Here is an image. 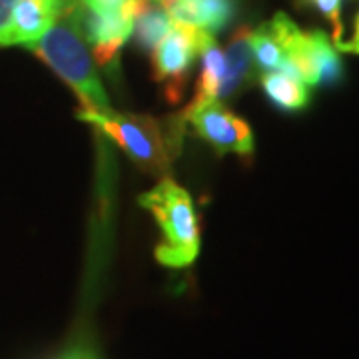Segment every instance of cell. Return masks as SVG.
Instances as JSON below:
<instances>
[{"instance_id": "cell-18", "label": "cell", "mask_w": 359, "mask_h": 359, "mask_svg": "<svg viewBox=\"0 0 359 359\" xmlns=\"http://www.w3.org/2000/svg\"><path fill=\"white\" fill-rule=\"evenodd\" d=\"M335 50L359 54V13L355 14V20H353V34H351V39L341 40L339 44H335Z\"/></svg>"}, {"instance_id": "cell-8", "label": "cell", "mask_w": 359, "mask_h": 359, "mask_svg": "<svg viewBox=\"0 0 359 359\" xmlns=\"http://www.w3.org/2000/svg\"><path fill=\"white\" fill-rule=\"evenodd\" d=\"M172 22L218 32L236 14V0H174L168 8Z\"/></svg>"}, {"instance_id": "cell-10", "label": "cell", "mask_w": 359, "mask_h": 359, "mask_svg": "<svg viewBox=\"0 0 359 359\" xmlns=\"http://www.w3.org/2000/svg\"><path fill=\"white\" fill-rule=\"evenodd\" d=\"M257 78L264 94L276 108L283 112H297L308 108L311 92L308 84H304L299 78L290 76L285 72H266Z\"/></svg>"}, {"instance_id": "cell-17", "label": "cell", "mask_w": 359, "mask_h": 359, "mask_svg": "<svg viewBox=\"0 0 359 359\" xmlns=\"http://www.w3.org/2000/svg\"><path fill=\"white\" fill-rule=\"evenodd\" d=\"M76 2L92 13H112L118 11L126 0H76Z\"/></svg>"}, {"instance_id": "cell-11", "label": "cell", "mask_w": 359, "mask_h": 359, "mask_svg": "<svg viewBox=\"0 0 359 359\" xmlns=\"http://www.w3.org/2000/svg\"><path fill=\"white\" fill-rule=\"evenodd\" d=\"M200 56H202V70H200V78L196 84V96H194L190 108L216 102L219 98V92H222L224 76H226V56L216 39H212L205 44Z\"/></svg>"}, {"instance_id": "cell-1", "label": "cell", "mask_w": 359, "mask_h": 359, "mask_svg": "<svg viewBox=\"0 0 359 359\" xmlns=\"http://www.w3.org/2000/svg\"><path fill=\"white\" fill-rule=\"evenodd\" d=\"M26 48L34 52L44 65L52 68L72 88L82 104V112L110 110V102L96 72L94 58L84 42L80 26V4L76 0L42 39L28 44Z\"/></svg>"}, {"instance_id": "cell-14", "label": "cell", "mask_w": 359, "mask_h": 359, "mask_svg": "<svg viewBox=\"0 0 359 359\" xmlns=\"http://www.w3.org/2000/svg\"><path fill=\"white\" fill-rule=\"evenodd\" d=\"M172 18L166 8H162L158 2H154L150 8L136 18L134 22V40L136 46L144 52H152L160 44V40L166 36L172 28Z\"/></svg>"}, {"instance_id": "cell-15", "label": "cell", "mask_w": 359, "mask_h": 359, "mask_svg": "<svg viewBox=\"0 0 359 359\" xmlns=\"http://www.w3.org/2000/svg\"><path fill=\"white\" fill-rule=\"evenodd\" d=\"M299 11L320 13L334 28V46L344 40V22H341V0H294Z\"/></svg>"}, {"instance_id": "cell-16", "label": "cell", "mask_w": 359, "mask_h": 359, "mask_svg": "<svg viewBox=\"0 0 359 359\" xmlns=\"http://www.w3.org/2000/svg\"><path fill=\"white\" fill-rule=\"evenodd\" d=\"M58 359H100L96 349L90 346L86 339H80L74 346H70Z\"/></svg>"}, {"instance_id": "cell-3", "label": "cell", "mask_w": 359, "mask_h": 359, "mask_svg": "<svg viewBox=\"0 0 359 359\" xmlns=\"http://www.w3.org/2000/svg\"><path fill=\"white\" fill-rule=\"evenodd\" d=\"M138 202L152 212L162 231L156 259L172 269L190 268L200 254V228L192 196L174 180L164 178L154 190L142 194Z\"/></svg>"}, {"instance_id": "cell-2", "label": "cell", "mask_w": 359, "mask_h": 359, "mask_svg": "<svg viewBox=\"0 0 359 359\" xmlns=\"http://www.w3.org/2000/svg\"><path fill=\"white\" fill-rule=\"evenodd\" d=\"M78 118L88 122L126 152L130 160L150 176H164L172 172V160L178 154V142L182 126H164V122L152 116L128 114V112H78Z\"/></svg>"}, {"instance_id": "cell-13", "label": "cell", "mask_w": 359, "mask_h": 359, "mask_svg": "<svg viewBox=\"0 0 359 359\" xmlns=\"http://www.w3.org/2000/svg\"><path fill=\"white\" fill-rule=\"evenodd\" d=\"M250 44H252V54H254V65H256L257 76L266 72H282L285 66V56H283L282 46L271 32L268 22L259 25L256 30L250 34Z\"/></svg>"}, {"instance_id": "cell-19", "label": "cell", "mask_w": 359, "mask_h": 359, "mask_svg": "<svg viewBox=\"0 0 359 359\" xmlns=\"http://www.w3.org/2000/svg\"><path fill=\"white\" fill-rule=\"evenodd\" d=\"M14 4H16V0H0V30L8 25Z\"/></svg>"}, {"instance_id": "cell-12", "label": "cell", "mask_w": 359, "mask_h": 359, "mask_svg": "<svg viewBox=\"0 0 359 359\" xmlns=\"http://www.w3.org/2000/svg\"><path fill=\"white\" fill-rule=\"evenodd\" d=\"M309 40L318 86H335L344 78V62L335 50L334 42L323 30H309Z\"/></svg>"}, {"instance_id": "cell-7", "label": "cell", "mask_w": 359, "mask_h": 359, "mask_svg": "<svg viewBox=\"0 0 359 359\" xmlns=\"http://www.w3.org/2000/svg\"><path fill=\"white\" fill-rule=\"evenodd\" d=\"M74 0H16L8 25L0 30V46H28L56 25Z\"/></svg>"}, {"instance_id": "cell-4", "label": "cell", "mask_w": 359, "mask_h": 359, "mask_svg": "<svg viewBox=\"0 0 359 359\" xmlns=\"http://www.w3.org/2000/svg\"><path fill=\"white\" fill-rule=\"evenodd\" d=\"M214 39V34L194 26L174 22L170 32L152 50V74L158 84H162L164 98L170 104H180L184 98L188 72L196 56Z\"/></svg>"}, {"instance_id": "cell-20", "label": "cell", "mask_w": 359, "mask_h": 359, "mask_svg": "<svg viewBox=\"0 0 359 359\" xmlns=\"http://www.w3.org/2000/svg\"><path fill=\"white\" fill-rule=\"evenodd\" d=\"M156 2H158V4H160V6H162V8H170V6H172V2H174V0H156Z\"/></svg>"}, {"instance_id": "cell-5", "label": "cell", "mask_w": 359, "mask_h": 359, "mask_svg": "<svg viewBox=\"0 0 359 359\" xmlns=\"http://www.w3.org/2000/svg\"><path fill=\"white\" fill-rule=\"evenodd\" d=\"M154 0H126L118 11L112 13H92L80 6V26L82 34L92 46V58L102 68L116 65L118 54L124 42L134 32V22Z\"/></svg>"}, {"instance_id": "cell-9", "label": "cell", "mask_w": 359, "mask_h": 359, "mask_svg": "<svg viewBox=\"0 0 359 359\" xmlns=\"http://www.w3.org/2000/svg\"><path fill=\"white\" fill-rule=\"evenodd\" d=\"M250 34H252V28L248 25L240 26L231 34L228 52L224 54L226 56V76H224L219 98L233 96L238 90L244 88L252 78L257 76L252 44H250Z\"/></svg>"}, {"instance_id": "cell-6", "label": "cell", "mask_w": 359, "mask_h": 359, "mask_svg": "<svg viewBox=\"0 0 359 359\" xmlns=\"http://www.w3.org/2000/svg\"><path fill=\"white\" fill-rule=\"evenodd\" d=\"M178 120L190 122L194 134L210 144L219 156L238 154L242 158L254 156V134L250 124L230 112L224 104L208 102L186 108Z\"/></svg>"}]
</instances>
